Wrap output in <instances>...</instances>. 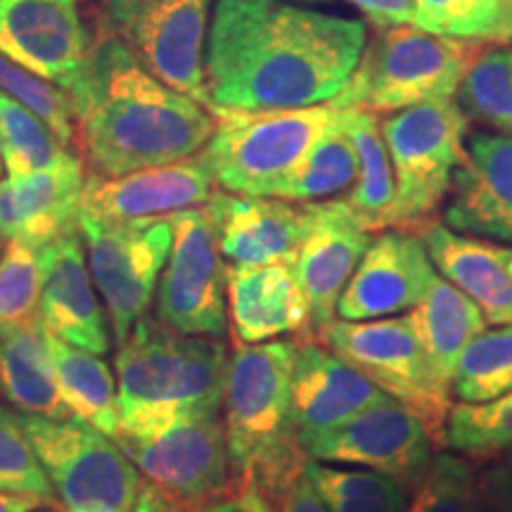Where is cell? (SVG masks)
I'll return each instance as SVG.
<instances>
[{"mask_svg": "<svg viewBox=\"0 0 512 512\" xmlns=\"http://www.w3.org/2000/svg\"><path fill=\"white\" fill-rule=\"evenodd\" d=\"M366 41L361 19L285 0H214L204 50L211 112L330 102L347 86Z\"/></svg>", "mask_w": 512, "mask_h": 512, "instance_id": "obj_1", "label": "cell"}, {"mask_svg": "<svg viewBox=\"0 0 512 512\" xmlns=\"http://www.w3.org/2000/svg\"><path fill=\"white\" fill-rule=\"evenodd\" d=\"M67 95L76 117L74 140L91 174L100 178L200 155L216 131L209 107L166 86L117 38L100 31L81 79Z\"/></svg>", "mask_w": 512, "mask_h": 512, "instance_id": "obj_2", "label": "cell"}, {"mask_svg": "<svg viewBox=\"0 0 512 512\" xmlns=\"http://www.w3.org/2000/svg\"><path fill=\"white\" fill-rule=\"evenodd\" d=\"M297 339L240 344L228 358L223 425L235 477H249L278 508L306 472L292 420V370Z\"/></svg>", "mask_w": 512, "mask_h": 512, "instance_id": "obj_3", "label": "cell"}, {"mask_svg": "<svg viewBox=\"0 0 512 512\" xmlns=\"http://www.w3.org/2000/svg\"><path fill=\"white\" fill-rule=\"evenodd\" d=\"M228 349L223 339L178 335L143 318L119 344V434H140L183 415L221 413Z\"/></svg>", "mask_w": 512, "mask_h": 512, "instance_id": "obj_4", "label": "cell"}, {"mask_svg": "<svg viewBox=\"0 0 512 512\" xmlns=\"http://www.w3.org/2000/svg\"><path fill=\"white\" fill-rule=\"evenodd\" d=\"M484 46L401 24L377 29L366 41L347 86L330 100L337 110L394 114L432 100H448Z\"/></svg>", "mask_w": 512, "mask_h": 512, "instance_id": "obj_5", "label": "cell"}, {"mask_svg": "<svg viewBox=\"0 0 512 512\" xmlns=\"http://www.w3.org/2000/svg\"><path fill=\"white\" fill-rule=\"evenodd\" d=\"M337 114L330 102L294 110L216 112V131L202 157L223 192L275 197Z\"/></svg>", "mask_w": 512, "mask_h": 512, "instance_id": "obj_6", "label": "cell"}, {"mask_svg": "<svg viewBox=\"0 0 512 512\" xmlns=\"http://www.w3.org/2000/svg\"><path fill=\"white\" fill-rule=\"evenodd\" d=\"M380 128L396 181L389 228L418 233L434 221L451 190L453 174L465 157L470 119L448 98L394 112Z\"/></svg>", "mask_w": 512, "mask_h": 512, "instance_id": "obj_7", "label": "cell"}, {"mask_svg": "<svg viewBox=\"0 0 512 512\" xmlns=\"http://www.w3.org/2000/svg\"><path fill=\"white\" fill-rule=\"evenodd\" d=\"M316 339L361 370L384 394L411 408L425 422L434 451L446 446L451 389L434 373L411 313L377 320L335 318Z\"/></svg>", "mask_w": 512, "mask_h": 512, "instance_id": "obj_8", "label": "cell"}, {"mask_svg": "<svg viewBox=\"0 0 512 512\" xmlns=\"http://www.w3.org/2000/svg\"><path fill=\"white\" fill-rule=\"evenodd\" d=\"M214 0H98V29L152 76L211 110L204 50Z\"/></svg>", "mask_w": 512, "mask_h": 512, "instance_id": "obj_9", "label": "cell"}, {"mask_svg": "<svg viewBox=\"0 0 512 512\" xmlns=\"http://www.w3.org/2000/svg\"><path fill=\"white\" fill-rule=\"evenodd\" d=\"M19 420L64 508L131 512L143 479L117 441L74 415L19 413Z\"/></svg>", "mask_w": 512, "mask_h": 512, "instance_id": "obj_10", "label": "cell"}, {"mask_svg": "<svg viewBox=\"0 0 512 512\" xmlns=\"http://www.w3.org/2000/svg\"><path fill=\"white\" fill-rule=\"evenodd\" d=\"M86 242L88 271L105 304L114 344H124L147 316L159 278L174 245L169 216L133 221H100L81 216L76 221Z\"/></svg>", "mask_w": 512, "mask_h": 512, "instance_id": "obj_11", "label": "cell"}, {"mask_svg": "<svg viewBox=\"0 0 512 512\" xmlns=\"http://www.w3.org/2000/svg\"><path fill=\"white\" fill-rule=\"evenodd\" d=\"M174 245L157 285V320L178 335H228V261L207 204L169 216Z\"/></svg>", "mask_w": 512, "mask_h": 512, "instance_id": "obj_12", "label": "cell"}, {"mask_svg": "<svg viewBox=\"0 0 512 512\" xmlns=\"http://www.w3.org/2000/svg\"><path fill=\"white\" fill-rule=\"evenodd\" d=\"M147 482L200 512L235 482L221 413L183 415L114 439Z\"/></svg>", "mask_w": 512, "mask_h": 512, "instance_id": "obj_13", "label": "cell"}, {"mask_svg": "<svg viewBox=\"0 0 512 512\" xmlns=\"http://www.w3.org/2000/svg\"><path fill=\"white\" fill-rule=\"evenodd\" d=\"M306 456L318 463L356 465L413 489L432 463L434 444L425 422L389 396L330 432L302 439Z\"/></svg>", "mask_w": 512, "mask_h": 512, "instance_id": "obj_14", "label": "cell"}, {"mask_svg": "<svg viewBox=\"0 0 512 512\" xmlns=\"http://www.w3.org/2000/svg\"><path fill=\"white\" fill-rule=\"evenodd\" d=\"M95 46L81 0H0V53L64 93Z\"/></svg>", "mask_w": 512, "mask_h": 512, "instance_id": "obj_15", "label": "cell"}, {"mask_svg": "<svg viewBox=\"0 0 512 512\" xmlns=\"http://www.w3.org/2000/svg\"><path fill=\"white\" fill-rule=\"evenodd\" d=\"M437 268L411 230L387 228L370 240L337 302L342 320H377L413 311L430 290Z\"/></svg>", "mask_w": 512, "mask_h": 512, "instance_id": "obj_16", "label": "cell"}, {"mask_svg": "<svg viewBox=\"0 0 512 512\" xmlns=\"http://www.w3.org/2000/svg\"><path fill=\"white\" fill-rule=\"evenodd\" d=\"M306 209L309 223L292 268L311 311L309 335L304 337L316 339L318 332L335 320L339 297L373 235L356 219L347 200L335 197L325 202H309Z\"/></svg>", "mask_w": 512, "mask_h": 512, "instance_id": "obj_17", "label": "cell"}, {"mask_svg": "<svg viewBox=\"0 0 512 512\" xmlns=\"http://www.w3.org/2000/svg\"><path fill=\"white\" fill-rule=\"evenodd\" d=\"M216 192L202 152L174 164L150 166L133 174L100 178L88 176L81 200V216L100 221H133L171 216L202 207Z\"/></svg>", "mask_w": 512, "mask_h": 512, "instance_id": "obj_18", "label": "cell"}, {"mask_svg": "<svg viewBox=\"0 0 512 512\" xmlns=\"http://www.w3.org/2000/svg\"><path fill=\"white\" fill-rule=\"evenodd\" d=\"M444 223L458 233L512 245V136L472 133L453 174Z\"/></svg>", "mask_w": 512, "mask_h": 512, "instance_id": "obj_19", "label": "cell"}, {"mask_svg": "<svg viewBox=\"0 0 512 512\" xmlns=\"http://www.w3.org/2000/svg\"><path fill=\"white\" fill-rule=\"evenodd\" d=\"M384 399H389V394H384L361 370L323 342L297 337L292 370V420L299 441L335 430Z\"/></svg>", "mask_w": 512, "mask_h": 512, "instance_id": "obj_20", "label": "cell"}, {"mask_svg": "<svg viewBox=\"0 0 512 512\" xmlns=\"http://www.w3.org/2000/svg\"><path fill=\"white\" fill-rule=\"evenodd\" d=\"M43 280L38 316L50 335L93 354L110 351V318L88 271L79 226L43 245Z\"/></svg>", "mask_w": 512, "mask_h": 512, "instance_id": "obj_21", "label": "cell"}, {"mask_svg": "<svg viewBox=\"0 0 512 512\" xmlns=\"http://www.w3.org/2000/svg\"><path fill=\"white\" fill-rule=\"evenodd\" d=\"M207 207L219 230L223 259L233 268L294 264L309 223L306 204L214 192Z\"/></svg>", "mask_w": 512, "mask_h": 512, "instance_id": "obj_22", "label": "cell"}, {"mask_svg": "<svg viewBox=\"0 0 512 512\" xmlns=\"http://www.w3.org/2000/svg\"><path fill=\"white\" fill-rule=\"evenodd\" d=\"M88 174L74 152L48 169L0 181V238L48 245L76 228Z\"/></svg>", "mask_w": 512, "mask_h": 512, "instance_id": "obj_23", "label": "cell"}, {"mask_svg": "<svg viewBox=\"0 0 512 512\" xmlns=\"http://www.w3.org/2000/svg\"><path fill=\"white\" fill-rule=\"evenodd\" d=\"M311 311L290 264L228 268V328L235 344L309 335Z\"/></svg>", "mask_w": 512, "mask_h": 512, "instance_id": "obj_24", "label": "cell"}, {"mask_svg": "<svg viewBox=\"0 0 512 512\" xmlns=\"http://www.w3.org/2000/svg\"><path fill=\"white\" fill-rule=\"evenodd\" d=\"M432 264L482 309L486 323H512V247L430 221L418 230Z\"/></svg>", "mask_w": 512, "mask_h": 512, "instance_id": "obj_25", "label": "cell"}, {"mask_svg": "<svg viewBox=\"0 0 512 512\" xmlns=\"http://www.w3.org/2000/svg\"><path fill=\"white\" fill-rule=\"evenodd\" d=\"M0 389L17 413L67 418L41 316L0 330Z\"/></svg>", "mask_w": 512, "mask_h": 512, "instance_id": "obj_26", "label": "cell"}, {"mask_svg": "<svg viewBox=\"0 0 512 512\" xmlns=\"http://www.w3.org/2000/svg\"><path fill=\"white\" fill-rule=\"evenodd\" d=\"M411 320L434 373L453 392L460 354L486 328L482 309L463 290L437 275L425 299L411 311Z\"/></svg>", "mask_w": 512, "mask_h": 512, "instance_id": "obj_27", "label": "cell"}, {"mask_svg": "<svg viewBox=\"0 0 512 512\" xmlns=\"http://www.w3.org/2000/svg\"><path fill=\"white\" fill-rule=\"evenodd\" d=\"M50 351H53L57 389L69 415L117 439L121 432V411L117 380L110 366L102 361L100 354L74 347L55 335H50Z\"/></svg>", "mask_w": 512, "mask_h": 512, "instance_id": "obj_28", "label": "cell"}, {"mask_svg": "<svg viewBox=\"0 0 512 512\" xmlns=\"http://www.w3.org/2000/svg\"><path fill=\"white\" fill-rule=\"evenodd\" d=\"M339 119L358 155V181L344 200L363 228L380 233L389 228L396 200L394 166L382 138L380 121L377 114L363 110H339Z\"/></svg>", "mask_w": 512, "mask_h": 512, "instance_id": "obj_29", "label": "cell"}, {"mask_svg": "<svg viewBox=\"0 0 512 512\" xmlns=\"http://www.w3.org/2000/svg\"><path fill=\"white\" fill-rule=\"evenodd\" d=\"M358 181V155L342 119H335L328 131L306 152L290 178L280 185L275 197L287 202H325L351 190Z\"/></svg>", "mask_w": 512, "mask_h": 512, "instance_id": "obj_30", "label": "cell"}, {"mask_svg": "<svg viewBox=\"0 0 512 512\" xmlns=\"http://www.w3.org/2000/svg\"><path fill=\"white\" fill-rule=\"evenodd\" d=\"M413 24L479 46H512V0H415Z\"/></svg>", "mask_w": 512, "mask_h": 512, "instance_id": "obj_31", "label": "cell"}, {"mask_svg": "<svg viewBox=\"0 0 512 512\" xmlns=\"http://www.w3.org/2000/svg\"><path fill=\"white\" fill-rule=\"evenodd\" d=\"M465 117L512 136V46H484L458 88Z\"/></svg>", "mask_w": 512, "mask_h": 512, "instance_id": "obj_32", "label": "cell"}, {"mask_svg": "<svg viewBox=\"0 0 512 512\" xmlns=\"http://www.w3.org/2000/svg\"><path fill=\"white\" fill-rule=\"evenodd\" d=\"M306 477L330 512H406V486L375 470H344L318 460L306 463Z\"/></svg>", "mask_w": 512, "mask_h": 512, "instance_id": "obj_33", "label": "cell"}, {"mask_svg": "<svg viewBox=\"0 0 512 512\" xmlns=\"http://www.w3.org/2000/svg\"><path fill=\"white\" fill-rule=\"evenodd\" d=\"M0 152L5 174L22 178L57 164L72 150L38 114L0 91Z\"/></svg>", "mask_w": 512, "mask_h": 512, "instance_id": "obj_34", "label": "cell"}, {"mask_svg": "<svg viewBox=\"0 0 512 512\" xmlns=\"http://www.w3.org/2000/svg\"><path fill=\"white\" fill-rule=\"evenodd\" d=\"M512 389V323L482 330L467 344L453 375L460 403H489Z\"/></svg>", "mask_w": 512, "mask_h": 512, "instance_id": "obj_35", "label": "cell"}, {"mask_svg": "<svg viewBox=\"0 0 512 512\" xmlns=\"http://www.w3.org/2000/svg\"><path fill=\"white\" fill-rule=\"evenodd\" d=\"M446 446L472 460L512 451V389L489 403H458L446 420Z\"/></svg>", "mask_w": 512, "mask_h": 512, "instance_id": "obj_36", "label": "cell"}, {"mask_svg": "<svg viewBox=\"0 0 512 512\" xmlns=\"http://www.w3.org/2000/svg\"><path fill=\"white\" fill-rule=\"evenodd\" d=\"M43 280V245L8 240L0 256V330L38 316Z\"/></svg>", "mask_w": 512, "mask_h": 512, "instance_id": "obj_37", "label": "cell"}, {"mask_svg": "<svg viewBox=\"0 0 512 512\" xmlns=\"http://www.w3.org/2000/svg\"><path fill=\"white\" fill-rule=\"evenodd\" d=\"M406 512H486L472 465L453 453H439L413 486Z\"/></svg>", "mask_w": 512, "mask_h": 512, "instance_id": "obj_38", "label": "cell"}, {"mask_svg": "<svg viewBox=\"0 0 512 512\" xmlns=\"http://www.w3.org/2000/svg\"><path fill=\"white\" fill-rule=\"evenodd\" d=\"M0 491L38 496L55 510L60 508L53 484L24 432L19 413L8 406H0Z\"/></svg>", "mask_w": 512, "mask_h": 512, "instance_id": "obj_39", "label": "cell"}, {"mask_svg": "<svg viewBox=\"0 0 512 512\" xmlns=\"http://www.w3.org/2000/svg\"><path fill=\"white\" fill-rule=\"evenodd\" d=\"M0 91L27 105L38 114L64 145H72L76 138V117L72 98L60 86L41 76L31 74L29 69L19 67L8 55L0 53Z\"/></svg>", "mask_w": 512, "mask_h": 512, "instance_id": "obj_40", "label": "cell"}, {"mask_svg": "<svg viewBox=\"0 0 512 512\" xmlns=\"http://www.w3.org/2000/svg\"><path fill=\"white\" fill-rule=\"evenodd\" d=\"M200 512H278L249 477H235L226 494L214 498Z\"/></svg>", "mask_w": 512, "mask_h": 512, "instance_id": "obj_41", "label": "cell"}, {"mask_svg": "<svg viewBox=\"0 0 512 512\" xmlns=\"http://www.w3.org/2000/svg\"><path fill=\"white\" fill-rule=\"evenodd\" d=\"M479 494L486 510L512 512V453L508 458L496 460L477 477Z\"/></svg>", "mask_w": 512, "mask_h": 512, "instance_id": "obj_42", "label": "cell"}, {"mask_svg": "<svg viewBox=\"0 0 512 512\" xmlns=\"http://www.w3.org/2000/svg\"><path fill=\"white\" fill-rule=\"evenodd\" d=\"M377 29L413 24L415 0H347Z\"/></svg>", "mask_w": 512, "mask_h": 512, "instance_id": "obj_43", "label": "cell"}, {"mask_svg": "<svg viewBox=\"0 0 512 512\" xmlns=\"http://www.w3.org/2000/svg\"><path fill=\"white\" fill-rule=\"evenodd\" d=\"M278 512H330L328 505L323 503V498L318 496L316 486L311 484V479L306 477V472L290 486L283 501L278 503Z\"/></svg>", "mask_w": 512, "mask_h": 512, "instance_id": "obj_44", "label": "cell"}, {"mask_svg": "<svg viewBox=\"0 0 512 512\" xmlns=\"http://www.w3.org/2000/svg\"><path fill=\"white\" fill-rule=\"evenodd\" d=\"M131 512H195V510H190L188 505L178 501V498L166 494V491L159 489L157 484L143 479L138 486V496Z\"/></svg>", "mask_w": 512, "mask_h": 512, "instance_id": "obj_45", "label": "cell"}, {"mask_svg": "<svg viewBox=\"0 0 512 512\" xmlns=\"http://www.w3.org/2000/svg\"><path fill=\"white\" fill-rule=\"evenodd\" d=\"M41 508H53V505L38 496L3 494V491H0V512H36Z\"/></svg>", "mask_w": 512, "mask_h": 512, "instance_id": "obj_46", "label": "cell"}, {"mask_svg": "<svg viewBox=\"0 0 512 512\" xmlns=\"http://www.w3.org/2000/svg\"><path fill=\"white\" fill-rule=\"evenodd\" d=\"M3 169H5V166H3V152H0V174H3Z\"/></svg>", "mask_w": 512, "mask_h": 512, "instance_id": "obj_47", "label": "cell"}, {"mask_svg": "<svg viewBox=\"0 0 512 512\" xmlns=\"http://www.w3.org/2000/svg\"><path fill=\"white\" fill-rule=\"evenodd\" d=\"M86 512H112V510H86Z\"/></svg>", "mask_w": 512, "mask_h": 512, "instance_id": "obj_48", "label": "cell"}, {"mask_svg": "<svg viewBox=\"0 0 512 512\" xmlns=\"http://www.w3.org/2000/svg\"><path fill=\"white\" fill-rule=\"evenodd\" d=\"M36 512H53V508H48V510H43V508H41V510H36Z\"/></svg>", "mask_w": 512, "mask_h": 512, "instance_id": "obj_49", "label": "cell"}]
</instances>
